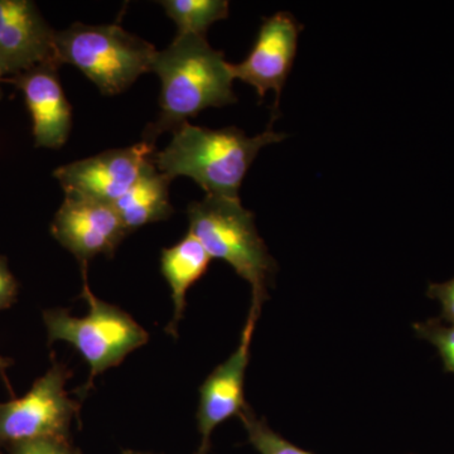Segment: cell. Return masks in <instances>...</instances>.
<instances>
[{"label": "cell", "mask_w": 454, "mask_h": 454, "mask_svg": "<svg viewBox=\"0 0 454 454\" xmlns=\"http://www.w3.org/2000/svg\"><path fill=\"white\" fill-rule=\"evenodd\" d=\"M239 418L247 430L250 444L259 454H313L294 446L274 432L264 419L254 413L249 405L245 406Z\"/></svg>", "instance_id": "2e32d148"}, {"label": "cell", "mask_w": 454, "mask_h": 454, "mask_svg": "<svg viewBox=\"0 0 454 454\" xmlns=\"http://www.w3.org/2000/svg\"><path fill=\"white\" fill-rule=\"evenodd\" d=\"M415 336L427 340L443 363L444 372L454 373V325L441 318H429L413 325Z\"/></svg>", "instance_id": "e0dca14e"}, {"label": "cell", "mask_w": 454, "mask_h": 454, "mask_svg": "<svg viewBox=\"0 0 454 454\" xmlns=\"http://www.w3.org/2000/svg\"><path fill=\"white\" fill-rule=\"evenodd\" d=\"M172 140L154 154L160 172L172 181L193 179L206 196L239 199V191L247 170L264 146L282 142L286 136L268 128L249 137L235 127L208 129L190 122L173 130Z\"/></svg>", "instance_id": "7a4b0ae2"}, {"label": "cell", "mask_w": 454, "mask_h": 454, "mask_svg": "<svg viewBox=\"0 0 454 454\" xmlns=\"http://www.w3.org/2000/svg\"><path fill=\"white\" fill-rule=\"evenodd\" d=\"M4 82V74H3L2 70H0V100L3 98V90H2V82Z\"/></svg>", "instance_id": "7402d4cb"}, {"label": "cell", "mask_w": 454, "mask_h": 454, "mask_svg": "<svg viewBox=\"0 0 454 454\" xmlns=\"http://www.w3.org/2000/svg\"><path fill=\"white\" fill-rule=\"evenodd\" d=\"M59 66L42 64L4 79L23 92L31 113L35 146L59 149L73 128V110L59 79Z\"/></svg>", "instance_id": "7c38bea8"}, {"label": "cell", "mask_w": 454, "mask_h": 454, "mask_svg": "<svg viewBox=\"0 0 454 454\" xmlns=\"http://www.w3.org/2000/svg\"><path fill=\"white\" fill-rule=\"evenodd\" d=\"M122 454H149V453L136 452V450H127V452H124Z\"/></svg>", "instance_id": "603a6c76"}, {"label": "cell", "mask_w": 454, "mask_h": 454, "mask_svg": "<svg viewBox=\"0 0 454 454\" xmlns=\"http://www.w3.org/2000/svg\"><path fill=\"white\" fill-rule=\"evenodd\" d=\"M152 73L160 77V113L146 129L145 138L157 140L196 118L208 107L235 104L231 64L223 53L212 49L206 37L178 35L154 57Z\"/></svg>", "instance_id": "6da1fadb"}, {"label": "cell", "mask_w": 454, "mask_h": 454, "mask_svg": "<svg viewBox=\"0 0 454 454\" xmlns=\"http://www.w3.org/2000/svg\"><path fill=\"white\" fill-rule=\"evenodd\" d=\"M70 376L64 364L53 363L25 396L0 403V448L35 439H68L80 409L66 391Z\"/></svg>", "instance_id": "8992f818"}, {"label": "cell", "mask_w": 454, "mask_h": 454, "mask_svg": "<svg viewBox=\"0 0 454 454\" xmlns=\"http://www.w3.org/2000/svg\"><path fill=\"white\" fill-rule=\"evenodd\" d=\"M169 184L170 179L157 169L153 160L128 192L114 203L129 234L148 223L167 220L173 214Z\"/></svg>", "instance_id": "5bb4252c"}, {"label": "cell", "mask_w": 454, "mask_h": 454, "mask_svg": "<svg viewBox=\"0 0 454 454\" xmlns=\"http://www.w3.org/2000/svg\"><path fill=\"white\" fill-rule=\"evenodd\" d=\"M86 269L88 264H82V298L89 306L88 315L77 318L64 309L43 312L50 345L56 340L70 343L90 366L83 394L89 393L98 375L121 365L130 352L149 340L148 333L133 317L119 307L98 300L90 289Z\"/></svg>", "instance_id": "5b68a950"}, {"label": "cell", "mask_w": 454, "mask_h": 454, "mask_svg": "<svg viewBox=\"0 0 454 454\" xmlns=\"http://www.w3.org/2000/svg\"><path fill=\"white\" fill-rule=\"evenodd\" d=\"M51 234L82 264H88L98 255L112 258L129 232L112 203L66 195Z\"/></svg>", "instance_id": "ba28073f"}, {"label": "cell", "mask_w": 454, "mask_h": 454, "mask_svg": "<svg viewBox=\"0 0 454 454\" xmlns=\"http://www.w3.org/2000/svg\"><path fill=\"white\" fill-rule=\"evenodd\" d=\"M211 260L205 247L191 232H187L179 243L162 250L160 271L168 283L175 309L172 321L166 328L167 333L177 337V327L186 309L188 289L205 276Z\"/></svg>", "instance_id": "4fadbf2b"}, {"label": "cell", "mask_w": 454, "mask_h": 454, "mask_svg": "<svg viewBox=\"0 0 454 454\" xmlns=\"http://www.w3.org/2000/svg\"><path fill=\"white\" fill-rule=\"evenodd\" d=\"M427 295L441 304L442 315L439 318L454 325V277L444 283H430Z\"/></svg>", "instance_id": "d6986e66"}, {"label": "cell", "mask_w": 454, "mask_h": 454, "mask_svg": "<svg viewBox=\"0 0 454 454\" xmlns=\"http://www.w3.org/2000/svg\"><path fill=\"white\" fill-rule=\"evenodd\" d=\"M167 16L176 23L178 35H200L215 22L229 17L227 0H163L160 2Z\"/></svg>", "instance_id": "9a60e30c"}, {"label": "cell", "mask_w": 454, "mask_h": 454, "mask_svg": "<svg viewBox=\"0 0 454 454\" xmlns=\"http://www.w3.org/2000/svg\"><path fill=\"white\" fill-rule=\"evenodd\" d=\"M18 292L20 284L9 269L8 260L0 255V312L16 303Z\"/></svg>", "instance_id": "ffe728a7"}, {"label": "cell", "mask_w": 454, "mask_h": 454, "mask_svg": "<svg viewBox=\"0 0 454 454\" xmlns=\"http://www.w3.org/2000/svg\"><path fill=\"white\" fill-rule=\"evenodd\" d=\"M154 154V140L143 138L128 148L110 149L66 164L57 168L53 176L64 188L65 195L114 205L136 184L143 169L153 162Z\"/></svg>", "instance_id": "52a82bcc"}, {"label": "cell", "mask_w": 454, "mask_h": 454, "mask_svg": "<svg viewBox=\"0 0 454 454\" xmlns=\"http://www.w3.org/2000/svg\"><path fill=\"white\" fill-rule=\"evenodd\" d=\"M55 35L35 3L0 0V70L4 77L56 64Z\"/></svg>", "instance_id": "8fae6325"}, {"label": "cell", "mask_w": 454, "mask_h": 454, "mask_svg": "<svg viewBox=\"0 0 454 454\" xmlns=\"http://www.w3.org/2000/svg\"><path fill=\"white\" fill-rule=\"evenodd\" d=\"M7 450L11 454H82L71 446L68 439H35L13 444Z\"/></svg>", "instance_id": "ac0fdd59"}, {"label": "cell", "mask_w": 454, "mask_h": 454, "mask_svg": "<svg viewBox=\"0 0 454 454\" xmlns=\"http://www.w3.org/2000/svg\"><path fill=\"white\" fill-rule=\"evenodd\" d=\"M301 31L303 26L288 12H278L274 16L262 18L249 55L240 64L231 65L234 79L253 86L260 98H264L270 90L276 92V112L294 64Z\"/></svg>", "instance_id": "9c48e42d"}, {"label": "cell", "mask_w": 454, "mask_h": 454, "mask_svg": "<svg viewBox=\"0 0 454 454\" xmlns=\"http://www.w3.org/2000/svg\"><path fill=\"white\" fill-rule=\"evenodd\" d=\"M12 365H13V360H12V358L4 357L0 355V376H2L3 380L7 382L9 389H11V387H9L7 370Z\"/></svg>", "instance_id": "44dd1931"}, {"label": "cell", "mask_w": 454, "mask_h": 454, "mask_svg": "<svg viewBox=\"0 0 454 454\" xmlns=\"http://www.w3.org/2000/svg\"><path fill=\"white\" fill-rule=\"evenodd\" d=\"M55 62L73 65L107 97L129 89L152 71L157 50L118 25L74 23L55 35Z\"/></svg>", "instance_id": "277c9868"}, {"label": "cell", "mask_w": 454, "mask_h": 454, "mask_svg": "<svg viewBox=\"0 0 454 454\" xmlns=\"http://www.w3.org/2000/svg\"><path fill=\"white\" fill-rule=\"evenodd\" d=\"M191 232L211 259L227 262L252 286V307L262 310L268 298V286L277 271L267 245L260 238L252 211L240 199L206 196L188 206Z\"/></svg>", "instance_id": "3957f363"}, {"label": "cell", "mask_w": 454, "mask_h": 454, "mask_svg": "<svg viewBox=\"0 0 454 454\" xmlns=\"http://www.w3.org/2000/svg\"><path fill=\"white\" fill-rule=\"evenodd\" d=\"M260 312L250 307L249 317L234 354L217 366L200 387L197 411L201 443L196 454H207L212 433L227 419L241 413L247 406L244 397L245 373L249 365L250 346Z\"/></svg>", "instance_id": "30bf717a"}]
</instances>
